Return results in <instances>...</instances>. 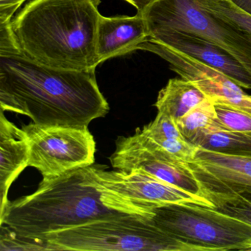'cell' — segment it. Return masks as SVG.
<instances>
[{"instance_id":"cell-17","label":"cell","mask_w":251,"mask_h":251,"mask_svg":"<svg viewBox=\"0 0 251 251\" xmlns=\"http://www.w3.org/2000/svg\"><path fill=\"white\" fill-rule=\"evenodd\" d=\"M217 122L214 102L207 98L180 117L176 123L184 137L192 142L201 132L206 130Z\"/></svg>"},{"instance_id":"cell-26","label":"cell","mask_w":251,"mask_h":251,"mask_svg":"<svg viewBox=\"0 0 251 251\" xmlns=\"http://www.w3.org/2000/svg\"><path fill=\"white\" fill-rule=\"evenodd\" d=\"M242 251H251V240L248 242V245L245 246V248H244Z\"/></svg>"},{"instance_id":"cell-2","label":"cell","mask_w":251,"mask_h":251,"mask_svg":"<svg viewBox=\"0 0 251 251\" xmlns=\"http://www.w3.org/2000/svg\"><path fill=\"white\" fill-rule=\"evenodd\" d=\"M125 214L132 215L128 204L100 185L89 166L43 179L33 193L10 201L0 212V226L34 239Z\"/></svg>"},{"instance_id":"cell-24","label":"cell","mask_w":251,"mask_h":251,"mask_svg":"<svg viewBox=\"0 0 251 251\" xmlns=\"http://www.w3.org/2000/svg\"><path fill=\"white\" fill-rule=\"evenodd\" d=\"M137 9V13L143 14L151 5L158 0H126Z\"/></svg>"},{"instance_id":"cell-6","label":"cell","mask_w":251,"mask_h":251,"mask_svg":"<svg viewBox=\"0 0 251 251\" xmlns=\"http://www.w3.org/2000/svg\"><path fill=\"white\" fill-rule=\"evenodd\" d=\"M142 15L148 30L174 29L196 35L226 50L251 75V37L204 10L197 0H158Z\"/></svg>"},{"instance_id":"cell-7","label":"cell","mask_w":251,"mask_h":251,"mask_svg":"<svg viewBox=\"0 0 251 251\" xmlns=\"http://www.w3.org/2000/svg\"><path fill=\"white\" fill-rule=\"evenodd\" d=\"M22 128L30 144L29 167L36 169L43 179L95 164L96 142L88 127L31 123Z\"/></svg>"},{"instance_id":"cell-11","label":"cell","mask_w":251,"mask_h":251,"mask_svg":"<svg viewBox=\"0 0 251 251\" xmlns=\"http://www.w3.org/2000/svg\"><path fill=\"white\" fill-rule=\"evenodd\" d=\"M204 196L251 195V155H236L199 148L187 163Z\"/></svg>"},{"instance_id":"cell-10","label":"cell","mask_w":251,"mask_h":251,"mask_svg":"<svg viewBox=\"0 0 251 251\" xmlns=\"http://www.w3.org/2000/svg\"><path fill=\"white\" fill-rule=\"evenodd\" d=\"M149 50L165 60L170 70L193 83L214 103L229 105L251 115V95L221 72L162 44H151Z\"/></svg>"},{"instance_id":"cell-13","label":"cell","mask_w":251,"mask_h":251,"mask_svg":"<svg viewBox=\"0 0 251 251\" xmlns=\"http://www.w3.org/2000/svg\"><path fill=\"white\" fill-rule=\"evenodd\" d=\"M150 38L148 25L142 14L133 17H105L101 15L97 33V55L100 64L136 50Z\"/></svg>"},{"instance_id":"cell-18","label":"cell","mask_w":251,"mask_h":251,"mask_svg":"<svg viewBox=\"0 0 251 251\" xmlns=\"http://www.w3.org/2000/svg\"><path fill=\"white\" fill-rule=\"evenodd\" d=\"M208 12L251 37V15L231 0H197Z\"/></svg>"},{"instance_id":"cell-12","label":"cell","mask_w":251,"mask_h":251,"mask_svg":"<svg viewBox=\"0 0 251 251\" xmlns=\"http://www.w3.org/2000/svg\"><path fill=\"white\" fill-rule=\"evenodd\" d=\"M150 39L174 48L179 52L216 69L243 89H251V75L231 55L196 35L174 29L149 30Z\"/></svg>"},{"instance_id":"cell-9","label":"cell","mask_w":251,"mask_h":251,"mask_svg":"<svg viewBox=\"0 0 251 251\" xmlns=\"http://www.w3.org/2000/svg\"><path fill=\"white\" fill-rule=\"evenodd\" d=\"M109 159L115 170L141 169L186 192L207 199L186 163L157 149L137 130L132 136H120L117 139L115 151Z\"/></svg>"},{"instance_id":"cell-3","label":"cell","mask_w":251,"mask_h":251,"mask_svg":"<svg viewBox=\"0 0 251 251\" xmlns=\"http://www.w3.org/2000/svg\"><path fill=\"white\" fill-rule=\"evenodd\" d=\"M100 0H31L12 27L26 56L64 70H96Z\"/></svg>"},{"instance_id":"cell-20","label":"cell","mask_w":251,"mask_h":251,"mask_svg":"<svg viewBox=\"0 0 251 251\" xmlns=\"http://www.w3.org/2000/svg\"><path fill=\"white\" fill-rule=\"evenodd\" d=\"M219 124L227 130L251 134V115L223 104L214 103Z\"/></svg>"},{"instance_id":"cell-4","label":"cell","mask_w":251,"mask_h":251,"mask_svg":"<svg viewBox=\"0 0 251 251\" xmlns=\"http://www.w3.org/2000/svg\"><path fill=\"white\" fill-rule=\"evenodd\" d=\"M50 251H205L141 216H117L52 232L39 239Z\"/></svg>"},{"instance_id":"cell-22","label":"cell","mask_w":251,"mask_h":251,"mask_svg":"<svg viewBox=\"0 0 251 251\" xmlns=\"http://www.w3.org/2000/svg\"><path fill=\"white\" fill-rule=\"evenodd\" d=\"M23 53L12 23L0 24V56Z\"/></svg>"},{"instance_id":"cell-14","label":"cell","mask_w":251,"mask_h":251,"mask_svg":"<svg viewBox=\"0 0 251 251\" xmlns=\"http://www.w3.org/2000/svg\"><path fill=\"white\" fill-rule=\"evenodd\" d=\"M30 144L23 128L0 113V212L9 202L8 191L22 172L29 167Z\"/></svg>"},{"instance_id":"cell-23","label":"cell","mask_w":251,"mask_h":251,"mask_svg":"<svg viewBox=\"0 0 251 251\" xmlns=\"http://www.w3.org/2000/svg\"><path fill=\"white\" fill-rule=\"evenodd\" d=\"M27 0H0V24L12 23L17 10Z\"/></svg>"},{"instance_id":"cell-5","label":"cell","mask_w":251,"mask_h":251,"mask_svg":"<svg viewBox=\"0 0 251 251\" xmlns=\"http://www.w3.org/2000/svg\"><path fill=\"white\" fill-rule=\"evenodd\" d=\"M152 221L170 234L205 251H242L251 240V225L199 204L157 207Z\"/></svg>"},{"instance_id":"cell-25","label":"cell","mask_w":251,"mask_h":251,"mask_svg":"<svg viewBox=\"0 0 251 251\" xmlns=\"http://www.w3.org/2000/svg\"><path fill=\"white\" fill-rule=\"evenodd\" d=\"M231 1L236 6L251 15V0H231Z\"/></svg>"},{"instance_id":"cell-8","label":"cell","mask_w":251,"mask_h":251,"mask_svg":"<svg viewBox=\"0 0 251 251\" xmlns=\"http://www.w3.org/2000/svg\"><path fill=\"white\" fill-rule=\"evenodd\" d=\"M92 169L99 184L138 207L155 208L173 204L196 203L214 208L208 200L186 192L141 169L106 170L94 164Z\"/></svg>"},{"instance_id":"cell-15","label":"cell","mask_w":251,"mask_h":251,"mask_svg":"<svg viewBox=\"0 0 251 251\" xmlns=\"http://www.w3.org/2000/svg\"><path fill=\"white\" fill-rule=\"evenodd\" d=\"M207 98L202 91L185 79L173 78L158 92L155 107L158 112L173 117L176 122Z\"/></svg>"},{"instance_id":"cell-16","label":"cell","mask_w":251,"mask_h":251,"mask_svg":"<svg viewBox=\"0 0 251 251\" xmlns=\"http://www.w3.org/2000/svg\"><path fill=\"white\" fill-rule=\"evenodd\" d=\"M199 148L236 155H251V134L225 129L218 121L192 141Z\"/></svg>"},{"instance_id":"cell-19","label":"cell","mask_w":251,"mask_h":251,"mask_svg":"<svg viewBox=\"0 0 251 251\" xmlns=\"http://www.w3.org/2000/svg\"><path fill=\"white\" fill-rule=\"evenodd\" d=\"M249 195L214 196L209 198L214 208L251 225V198Z\"/></svg>"},{"instance_id":"cell-1","label":"cell","mask_w":251,"mask_h":251,"mask_svg":"<svg viewBox=\"0 0 251 251\" xmlns=\"http://www.w3.org/2000/svg\"><path fill=\"white\" fill-rule=\"evenodd\" d=\"M95 70L49 67L23 53L0 56L1 111L27 116L36 124L88 127L110 109Z\"/></svg>"},{"instance_id":"cell-21","label":"cell","mask_w":251,"mask_h":251,"mask_svg":"<svg viewBox=\"0 0 251 251\" xmlns=\"http://www.w3.org/2000/svg\"><path fill=\"white\" fill-rule=\"evenodd\" d=\"M0 251H50L49 245L37 239L17 234L5 226H0Z\"/></svg>"}]
</instances>
